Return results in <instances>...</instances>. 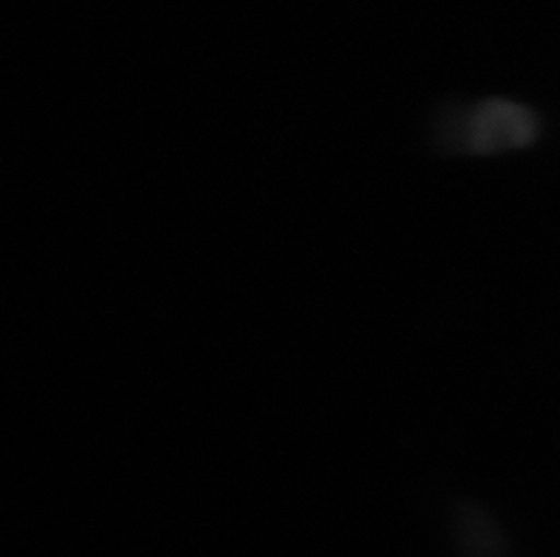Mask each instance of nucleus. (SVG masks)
Here are the masks:
<instances>
[{"instance_id": "nucleus-1", "label": "nucleus", "mask_w": 560, "mask_h": 557, "mask_svg": "<svg viewBox=\"0 0 560 557\" xmlns=\"http://www.w3.org/2000/svg\"><path fill=\"white\" fill-rule=\"evenodd\" d=\"M539 132L534 112L513 102L488 100L455 121L450 138L465 153L495 154L526 147Z\"/></svg>"}]
</instances>
